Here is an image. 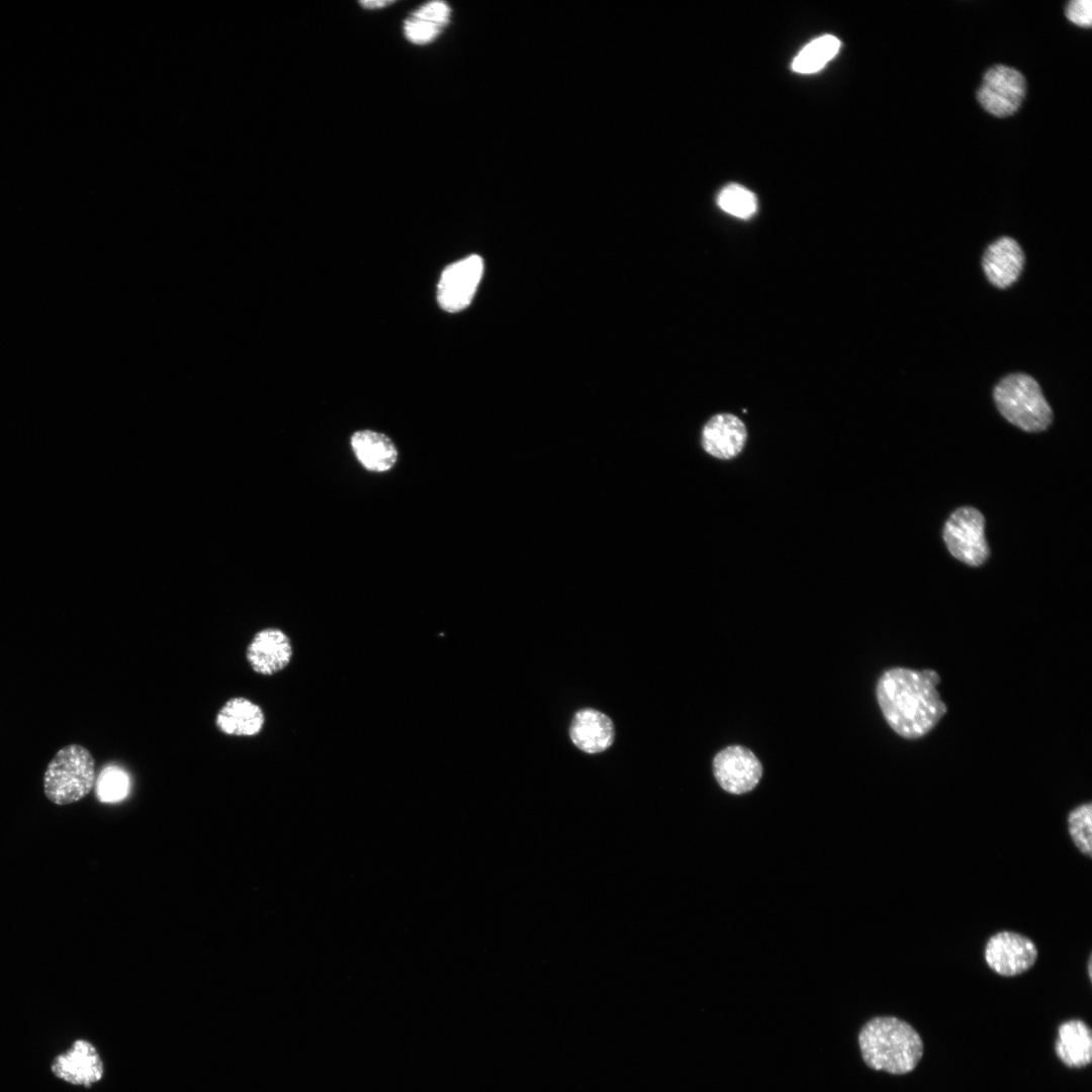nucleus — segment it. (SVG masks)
Here are the masks:
<instances>
[{"label": "nucleus", "mask_w": 1092, "mask_h": 1092, "mask_svg": "<svg viewBox=\"0 0 1092 1092\" xmlns=\"http://www.w3.org/2000/svg\"><path fill=\"white\" fill-rule=\"evenodd\" d=\"M940 677L932 669L894 667L878 680L876 694L889 726L900 736L914 739L929 732L946 713L936 689Z\"/></svg>", "instance_id": "obj_1"}, {"label": "nucleus", "mask_w": 1092, "mask_h": 1092, "mask_svg": "<svg viewBox=\"0 0 1092 1092\" xmlns=\"http://www.w3.org/2000/svg\"><path fill=\"white\" fill-rule=\"evenodd\" d=\"M864 1063L876 1071L902 1075L914 1070L923 1055L918 1032L906 1021L879 1016L868 1021L858 1033Z\"/></svg>", "instance_id": "obj_2"}, {"label": "nucleus", "mask_w": 1092, "mask_h": 1092, "mask_svg": "<svg viewBox=\"0 0 1092 1092\" xmlns=\"http://www.w3.org/2000/svg\"><path fill=\"white\" fill-rule=\"evenodd\" d=\"M994 400L1001 415L1023 431L1040 432L1052 423L1053 412L1040 386L1027 374L1004 377L995 386Z\"/></svg>", "instance_id": "obj_3"}, {"label": "nucleus", "mask_w": 1092, "mask_h": 1092, "mask_svg": "<svg viewBox=\"0 0 1092 1092\" xmlns=\"http://www.w3.org/2000/svg\"><path fill=\"white\" fill-rule=\"evenodd\" d=\"M95 780V760L91 752L80 744H69L61 748L48 764L43 790L51 802L68 805L88 795Z\"/></svg>", "instance_id": "obj_4"}, {"label": "nucleus", "mask_w": 1092, "mask_h": 1092, "mask_svg": "<svg viewBox=\"0 0 1092 1092\" xmlns=\"http://www.w3.org/2000/svg\"><path fill=\"white\" fill-rule=\"evenodd\" d=\"M985 519L976 509L956 510L943 528V540L950 554L970 566L983 564L989 556L985 539Z\"/></svg>", "instance_id": "obj_5"}, {"label": "nucleus", "mask_w": 1092, "mask_h": 1092, "mask_svg": "<svg viewBox=\"0 0 1092 1092\" xmlns=\"http://www.w3.org/2000/svg\"><path fill=\"white\" fill-rule=\"evenodd\" d=\"M1025 91V78L1019 71L1009 66L996 65L984 74L977 91V99L992 115L1006 117L1018 110Z\"/></svg>", "instance_id": "obj_6"}, {"label": "nucleus", "mask_w": 1092, "mask_h": 1092, "mask_svg": "<svg viewBox=\"0 0 1092 1092\" xmlns=\"http://www.w3.org/2000/svg\"><path fill=\"white\" fill-rule=\"evenodd\" d=\"M713 774L718 785L727 793L742 795L752 791L762 776V765L756 755L742 745H730L713 759Z\"/></svg>", "instance_id": "obj_7"}, {"label": "nucleus", "mask_w": 1092, "mask_h": 1092, "mask_svg": "<svg viewBox=\"0 0 1092 1092\" xmlns=\"http://www.w3.org/2000/svg\"><path fill=\"white\" fill-rule=\"evenodd\" d=\"M483 260L478 255L467 256L448 265L438 283V302L448 312L467 307L483 274Z\"/></svg>", "instance_id": "obj_8"}, {"label": "nucleus", "mask_w": 1092, "mask_h": 1092, "mask_svg": "<svg viewBox=\"0 0 1092 1092\" xmlns=\"http://www.w3.org/2000/svg\"><path fill=\"white\" fill-rule=\"evenodd\" d=\"M1037 947L1027 936L1014 931L992 935L984 950L988 967L1004 977H1014L1029 970L1037 959Z\"/></svg>", "instance_id": "obj_9"}, {"label": "nucleus", "mask_w": 1092, "mask_h": 1092, "mask_svg": "<svg viewBox=\"0 0 1092 1092\" xmlns=\"http://www.w3.org/2000/svg\"><path fill=\"white\" fill-rule=\"evenodd\" d=\"M51 1070L67 1083L89 1088L103 1078L104 1064L95 1045L80 1038L54 1059Z\"/></svg>", "instance_id": "obj_10"}, {"label": "nucleus", "mask_w": 1092, "mask_h": 1092, "mask_svg": "<svg viewBox=\"0 0 1092 1092\" xmlns=\"http://www.w3.org/2000/svg\"><path fill=\"white\" fill-rule=\"evenodd\" d=\"M292 652L291 641L282 630L266 628L255 634L246 657L255 672L273 675L289 664Z\"/></svg>", "instance_id": "obj_11"}, {"label": "nucleus", "mask_w": 1092, "mask_h": 1092, "mask_svg": "<svg viewBox=\"0 0 1092 1092\" xmlns=\"http://www.w3.org/2000/svg\"><path fill=\"white\" fill-rule=\"evenodd\" d=\"M747 431L744 423L733 414L713 416L702 430L701 443L711 456L730 460L744 448Z\"/></svg>", "instance_id": "obj_12"}, {"label": "nucleus", "mask_w": 1092, "mask_h": 1092, "mask_svg": "<svg viewBox=\"0 0 1092 1092\" xmlns=\"http://www.w3.org/2000/svg\"><path fill=\"white\" fill-rule=\"evenodd\" d=\"M982 263L988 280L998 288H1006L1020 275L1024 255L1015 240L1002 237L987 248Z\"/></svg>", "instance_id": "obj_13"}, {"label": "nucleus", "mask_w": 1092, "mask_h": 1092, "mask_svg": "<svg viewBox=\"0 0 1092 1092\" xmlns=\"http://www.w3.org/2000/svg\"><path fill=\"white\" fill-rule=\"evenodd\" d=\"M573 744L586 753H598L609 748L614 741V725L604 713L586 708L573 717L569 728Z\"/></svg>", "instance_id": "obj_14"}, {"label": "nucleus", "mask_w": 1092, "mask_h": 1092, "mask_svg": "<svg viewBox=\"0 0 1092 1092\" xmlns=\"http://www.w3.org/2000/svg\"><path fill=\"white\" fill-rule=\"evenodd\" d=\"M351 448L359 463L368 471L382 473L394 467L398 450L385 434L369 429L353 433Z\"/></svg>", "instance_id": "obj_15"}, {"label": "nucleus", "mask_w": 1092, "mask_h": 1092, "mask_svg": "<svg viewBox=\"0 0 1092 1092\" xmlns=\"http://www.w3.org/2000/svg\"><path fill=\"white\" fill-rule=\"evenodd\" d=\"M452 10L444 1L426 2L414 10L403 21V34L415 46H426L436 40L451 21Z\"/></svg>", "instance_id": "obj_16"}, {"label": "nucleus", "mask_w": 1092, "mask_h": 1092, "mask_svg": "<svg viewBox=\"0 0 1092 1092\" xmlns=\"http://www.w3.org/2000/svg\"><path fill=\"white\" fill-rule=\"evenodd\" d=\"M265 724L261 707L244 697L228 700L215 716L217 729L226 735L255 736Z\"/></svg>", "instance_id": "obj_17"}, {"label": "nucleus", "mask_w": 1092, "mask_h": 1092, "mask_svg": "<svg viewBox=\"0 0 1092 1092\" xmlns=\"http://www.w3.org/2000/svg\"><path fill=\"white\" fill-rule=\"evenodd\" d=\"M1059 1059L1070 1068H1082L1092 1060V1033L1080 1019H1071L1059 1026L1055 1044Z\"/></svg>", "instance_id": "obj_18"}, {"label": "nucleus", "mask_w": 1092, "mask_h": 1092, "mask_svg": "<svg viewBox=\"0 0 1092 1092\" xmlns=\"http://www.w3.org/2000/svg\"><path fill=\"white\" fill-rule=\"evenodd\" d=\"M839 49L840 40L836 36L821 35L800 51L792 63V69L800 74L818 72L836 56Z\"/></svg>", "instance_id": "obj_19"}, {"label": "nucleus", "mask_w": 1092, "mask_h": 1092, "mask_svg": "<svg viewBox=\"0 0 1092 1092\" xmlns=\"http://www.w3.org/2000/svg\"><path fill=\"white\" fill-rule=\"evenodd\" d=\"M94 786L100 802L117 803L124 800L130 792V776L123 767L108 764L96 777Z\"/></svg>", "instance_id": "obj_20"}, {"label": "nucleus", "mask_w": 1092, "mask_h": 1092, "mask_svg": "<svg viewBox=\"0 0 1092 1092\" xmlns=\"http://www.w3.org/2000/svg\"><path fill=\"white\" fill-rule=\"evenodd\" d=\"M719 207L736 217L748 218L757 209V200L753 192L739 184H728L717 196Z\"/></svg>", "instance_id": "obj_21"}, {"label": "nucleus", "mask_w": 1092, "mask_h": 1092, "mask_svg": "<svg viewBox=\"0 0 1092 1092\" xmlns=\"http://www.w3.org/2000/svg\"><path fill=\"white\" fill-rule=\"evenodd\" d=\"M1068 830L1078 850L1090 857L1092 853L1091 802L1081 804L1069 813Z\"/></svg>", "instance_id": "obj_22"}, {"label": "nucleus", "mask_w": 1092, "mask_h": 1092, "mask_svg": "<svg viewBox=\"0 0 1092 1092\" xmlns=\"http://www.w3.org/2000/svg\"><path fill=\"white\" fill-rule=\"evenodd\" d=\"M1066 16L1074 24L1090 27L1092 23V2L1090 0H1072L1067 4Z\"/></svg>", "instance_id": "obj_23"}, {"label": "nucleus", "mask_w": 1092, "mask_h": 1092, "mask_svg": "<svg viewBox=\"0 0 1092 1092\" xmlns=\"http://www.w3.org/2000/svg\"><path fill=\"white\" fill-rule=\"evenodd\" d=\"M359 3L365 9H379V8H383L385 6H388L390 4H393L394 1L372 0V1H361Z\"/></svg>", "instance_id": "obj_24"}, {"label": "nucleus", "mask_w": 1092, "mask_h": 1092, "mask_svg": "<svg viewBox=\"0 0 1092 1092\" xmlns=\"http://www.w3.org/2000/svg\"><path fill=\"white\" fill-rule=\"evenodd\" d=\"M1088 973H1089V977L1091 978V960H1089V962H1088Z\"/></svg>", "instance_id": "obj_25"}]
</instances>
